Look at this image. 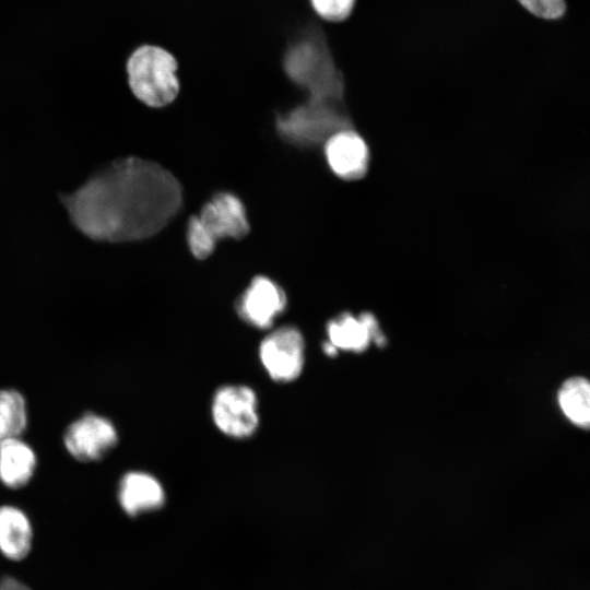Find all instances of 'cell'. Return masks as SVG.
<instances>
[{"instance_id":"11","label":"cell","mask_w":590,"mask_h":590,"mask_svg":"<svg viewBox=\"0 0 590 590\" xmlns=\"http://www.w3.org/2000/svg\"><path fill=\"white\" fill-rule=\"evenodd\" d=\"M327 334L328 341L338 351L362 352L366 350L371 340L380 346L385 343L377 321L370 314H362L358 318L350 314H342L329 321Z\"/></svg>"},{"instance_id":"13","label":"cell","mask_w":590,"mask_h":590,"mask_svg":"<svg viewBox=\"0 0 590 590\" xmlns=\"http://www.w3.org/2000/svg\"><path fill=\"white\" fill-rule=\"evenodd\" d=\"M36 457L32 448L19 438L0 444V481L8 487L17 489L32 479Z\"/></svg>"},{"instance_id":"15","label":"cell","mask_w":590,"mask_h":590,"mask_svg":"<svg viewBox=\"0 0 590 590\" xmlns=\"http://www.w3.org/2000/svg\"><path fill=\"white\" fill-rule=\"evenodd\" d=\"M27 413L23 396L14 389L0 390V444L17 438L26 428Z\"/></svg>"},{"instance_id":"9","label":"cell","mask_w":590,"mask_h":590,"mask_svg":"<svg viewBox=\"0 0 590 590\" xmlns=\"http://www.w3.org/2000/svg\"><path fill=\"white\" fill-rule=\"evenodd\" d=\"M324 154L332 172L343 179L362 177L368 165V149L359 134L341 129L324 143Z\"/></svg>"},{"instance_id":"3","label":"cell","mask_w":590,"mask_h":590,"mask_svg":"<svg viewBox=\"0 0 590 590\" xmlns=\"http://www.w3.org/2000/svg\"><path fill=\"white\" fill-rule=\"evenodd\" d=\"M338 104L306 99L290 111L278 117V130L295 144L311 145L327 140L332 133L344 129V116Z\"/></svg>"},{"instance_id":"5","label":"cell","mask_w":590,"mask_h":590,"mask_svg":"<svg viewBox=\"0 0 590 590\" xmlns=\"http://www.w3.org/2000/svg\"><path fill=\"white\" fill-rule=\"evenodd\" d=\"M259 358L268 375L278 382H291L299 377L305 363V341L293 326L270 332L259 345Z\"/></svg>"},{"instance_id":"1","label":"cell","mask_w":590,"mask_h":590,"mask_svg":"<svg viewBox=\"0 0 590 590\" xmlns=\"http://www.w3.org/2000/svg\"><path fill=\"white\" fill-rule=\"evenodd\" d=\"M73 226L96 241L130 243L161 232L182 203L179 181L161 165L129 156L59 194Z\"/></svg>"},{"instance_id":"19","label":"cell","mask_w":590,"mask_h":590,"mask_svg":"<svg viewBox=\"0 0 590 590\" xmlns=\"http://www.w3.org/2000/svg\"><path fill=\"white\" fill-rule=\"evenodd\" d=\"M322 350L328 356H335L338 354L337 347L329 341L322 344Z\"/></svg>"},{"instance_id":"12","label":"cell","mask_w":590,"mask_h":590,"mask_svg":"<svg viewBox=\"0 0 590 590\" xmlns=\"http://www.w3.org/2000/svg\"><path fill=\"white\" fill-rule=\"evenodd\" d=\"M33 546V529L27 516L14 506H0V553L12 562L25 559Z\"/></svg>"},{"instance_id":"4","label":"cell","mask_w":590,"mask_h":590,"mask_svg":"<svg viewBox=\"0 0 590 590\" xmlns=\"http://www.w3.org/2000/svg\"><path fill=\"white\" fill-rule=\"evenodd\" d=\"M211 414L215 426L224 435L250 437L259 425L257 394L248 386H223L214 393Z\"/></svg>"},{"instance_id":"7","label":"cell","mask_w":590,"mask_h":590,"mask_svg":"<svg viewBox=\"0 0 590 590\" xmlns=\"http://www.w3.org/2000/svg\"><path fill=\"white\" fill-rule=\"evenodd\" d=\"M285 307L284 291L266 276H256L236 304L239 317L258 329L270 328Z\"/></svg>"},{"instance_id":"2","label":"cell","mask_w":590,"mask_h":590,"mask_svg":"<svg viewBox=\"0 0 590 590\" xmlns=\"http://www.w3.org/2000/svg\"><path fill=\"white\" fill-rule=\"evenodd\" d=\"M176 58L163 47L143 44L132 50L125 69L132 96L152 109L173 104L179 93Z\"/></svg>"},{"instance_id":"6","label":"cell","mask_w":590,"mask_h":590,"mask_svg":"<svg viewBox=\"0 0 590 590\" xmlns=\"http://www.w3.org/2000/svg\"><path fill=\"white\" fill-rule=\"evenodd\" d=\"M63 442L75 460L95 462L105 458L116 447L118 434L109 420L87 413L67 427Z\"/></svg>"},{"instance_id":"17","label":"cell","mask_w":590,"mask_h":590,"mask_svg":"<svg viewBox=\"0 0 590 590\" xmlns=\"http://www.w3.org/2000/svg\"><path fill=\"white\" fill-rule=\"evenodd\" d=\"M314 12L323 21L342 22L352 13L355 0H309Z\"/></svg>"},{"instance_id":"14","label":"cell","mask_w":590,"mask_h":590,"mask_svg":"<svg viewBox=\"0 0 590 590\" xmlns=\"http://www.w3.org/2000/svg\"><path fill=\"white\" fill-rule=\"evenodd\" d=\"M564 414L577 426L588 428L590 422V388L583 377L567 379L558 391Z\"/></svg>"},{"instance_id":"18","label":"cell","mask_w":590,"mask_h":590,"mask_svg":"<svg viewBox=\"0 0 590 590\" xmlns=\"http://www.w3.org/2000/svg\"><path fill=\"white\" fill-rule=\"evenodd\" d=\"M531 15L543 20H556L566 11L565 0H517Z\"/></svg>"},{"instance_id":"8","label":"cell","mask_w":590,"mask_h":590,"mask_svg":"<svg viewBox=\"0 0 590 590\" xmlns=\"http://www.w3.org/2000/svg\"><path fill=\"white\" fill-rule=\"evenodd\" d=\"M198 217L216 241L222 238L240 239L249 231L243 202L229 192L216 193L204 204Z\"/></svg>"},{"instance_id":"10","label":"cell","mask_w":590,"mask_h":590,"mask_svg":"<svg viewBox=\"0 0 590 590\" xmlns=\"http://www.w3.org/2000/svg\"><path fill=\"white\" fill-rule=\"evenodd\" d=\"M118 500L130 517H138L163 507L165 492L153 475L145 472H128L120 480Z\"/></svg>"},{"instance_id":"16","label":"cell","mask_w":590,"mask_h":590,"mask_svg":"<svg viewBox=\"0 0 590 590\" xmlns=\"http://www.w3.org/2000/svg\"><path fill=\"white\" fill-rule=\"evenodd\" d=\"M187 239L190 251L198 259L208 258L214 250L216 240L201 224L198 216H192L188 223Z\"/></svg>"}]
</instances>
